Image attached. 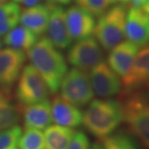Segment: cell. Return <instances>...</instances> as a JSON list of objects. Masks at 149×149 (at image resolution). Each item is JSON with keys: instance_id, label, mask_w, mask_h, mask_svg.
<instances>
[{"instance_id": "cell-1", "label": "cell", "mask_w": 149, "mask_h": 149, "mask_svg": "<svg viewBox=\"0 0 149 149\" xmlns=\"http://www.w3.org/2000/svg\"><path fill=\"white\" fill-rule=\"evenodd\" d=\"M27 57L47 85L49 91L56 94L68 71L66 60L48 37L37 39L27 52Z\"/></svg>"}, {"instance_id": "cell-2", "label": "cell", "mask_w": 149, "mask_h": 149, "mask_svg": "<svg viewBox=\"0 0 149 149\" xmlns=\"http://www.w3.org/2000/svg\"><path fill=\"white\" fill-rule=\"evenodd\" d=\"M122 121V104L114 100H92L82 119L85 128L101 140L111 135Z\"/></svg>"}, {"instance_id": "cell-3", "label": "cell", "mask_w": 149, "mask_h": 149, "mask_svg": "<svg viewBox=\"0 0 149 149\" xmlns=\"http://www.w3.org/2000/svg\"><path fill=\"white\" fill-rule=\"evenodd\" d=\"M120 95L123 121L144 148L149 149V91H132Z\"/></svg>"}, {"instance_id": "cell-4", "label": "cell", "mask_w": 149, "mask_h": 149, "mask_svg": "<svg viewBox=\"0 0 149 149\" xmlns=\"http://www.w3.org/2000/svg\"><path fill=\"white\" fill-rule=\"evenodd\" d=\"M127 11L125 6L117 4L99 17L93 34L104 51L109 52L125 37Z\"/></svg>"}, {"instance_id": "cell-5", "label": "cell", "mask_w": 149, "mask_h": 149, "mask_svg": "<svg viewBox=\"0 0 149 149\" xmlns=\"http://www.w3.org/2000/svg\"><path fill=\"white\" fill-rule=\"evenodd\" d=\"M59 90L65 100L77 107L89 104L95 96L88 73L74 67L66 72Z\"/></svg>"}, {"instance_id": "cell-6", "label": "cell", "mask_w": 149, "mask_h": 149, "mask_svg": "<svg viewBox=\"0 0 149 149\" xmlns=\"http://www.w3.org/2000/svg\"><path fill=\"white\" fill-rule=\"evenodd\" d=\"M49 89L32 65L23 67L18 78L16 97L19 104L27 105L43 101L47 99Z\"/></svg>"}, {"instance_id": "cell-7", "label": "cell", "mask_w": 149, "mask_h": 149, "mask_svg": "<svg viewBox=\"0 0 149 149\" xmlns=\"http://www.w3.org/2000/svg\"><path fill=\"white\" fill-rule=\"evenodd\" d=\"M69 47L67 61L74 68L87 72L104 61L101 47L95 37L78 40Z\"/></svg>"}, {"instance_id": "cell-8", "label": "cell", "mask_w": 149, "mask_h": 149, "mask_svg": "<svg viewBox=\"0 0 149 149\" xmlns=\"http://www.w3.org/2000/svg\"><path fill=\"white\" fill-rule=\"evenodd\" d=\"M120 93L149 91V43L141 47L127 75L122 79Z\"/></svg>"}, {"instance_id": "cell-9", "label": "cell", "mask_w": 149, "mask_h": 149, "mask_svg": "<svg viewBox=\"0 0 149 149\" xmlns=\"http://www.w3.org/2000/svg\"><path fill=\"white\" fill-rule=\"evenodd\" d=\"M89 77L94 93L100 97L110 98L122 90L120 77L104 61L90 70Z\"/></svg>"}, {"instance_id": "cell-10", "label": "cell", "mask_w": 149, "mask_h": 149, "mask_svg": "<svg viewBox=\"0 0 149 149\" xmlns=\"http://www.w3.org/2000/svg\"><path fill=\"white\" fill-rule=\"evenodd\" d=\"M27 55L24 52L12 47L0 50V88L10 90L18 80L26 62Z\"/></svg>"}, {"instance_id": "cell-11", "label": "cell", "mask_w": 149, "mask_h": 149, "mask_svg": "<svg viewBox=\"0 0 149 149\" xmlns=\"http://www.w3.org/2000/svg\"><path fill=\"white\" fill-rule=\"evenodd\" d=\"M125 37L139 48L149 43V17L141 8L131 6L127 11Z\"/></svg>"}, {"instance_id": "cell-12", "label": "cell", "mask_w": 149, "mask_h": 149, "mask_svg": "<svg viewBox=\"0 0 149 149\" xmlns=\"http://www.w3.org/2000/svg\"><path fill=\"white\" fill-rule=\"evenodd\" d=\"M50 8L48 20V39L58 49H66L70 47L72 38L70 36L65 21V11L60 5L47 3Z\"/></svg>"}, {"instance_id": "cell-13", "label": "cell", "mask_w": 149, "mask_h": 149, "mask_svg": "<svg viewBox=\"0 0 149 149\" xmlns=\"http://www.w3.org/2000/svg\"><path fill=\"white\" fill-rule=\"evenodd\" d=\"M65 21L72 40L78 41L91 37L94 32V17L78 6H72L65 11Z\"/></svg>"}, {"instance_id": "cell-14", "label": "cell", "mask_w": 149, "mask_h": 149, "mask_svg": "<svg viewBox=\"0 0 149 149\" xmlns=\"http://www.w3.org/2000/svg\"><path fill=\"white\" fill-rule=\"evenodd\" d=\"M139 49L138 46L128 40L121 42L109 51L108 65L123 79L131 69Z\"/></svg>"}, {"instance_id": "cell-15", "label": "cell", "mask_w": 149, "mask_h": 149, "mask_svg": "<svg viewBox=\"0 0 149 149\" xmlns=\"http://www.w3.org/2000/svg\"><path fill=\"white\" fill-rule=\"evenodd\" d=\"M19 107L25 128L42 130L52 122L51 101L48 99L32 104H19Z\"/></svg>"}, {"instance_id": "cell-16", "label": "cell", "mask_w": 149, "mask_h": 149, "mask_svg": "<svg viewBox=\"0 0 149 149\" xmlns=\"http://www.w3.org/2000/svg\"><path fill=\"white\" fill-rule=\"evenodd\" d=\"M52 121L57 125L75 128L82 123L83 113L79 107L70 104L61 96H54L51 101Z\"/></svg>"}, {"instance_id": "cell-17", "label": "cell", "mask_w": 149, "mask_h": 149, "mask_svg": "<svg viewBox=\"0 0 149 149\" xmlns=\"http://www.w3.org/2000/svg\"><path fill=\"white\" fill-rule=\"evenodd\" d=\"M50 8L47 4H37L21 9L19 22L22 26L27 27L37 36L47 32Z\"/></svg>"}, {"instance_id": "cell-18", "label": "cell", "mask_w": 149, "mask_h": 149, "mask_svg": "<svg viewBox=\"0 0 149 149\" xmlns=\"http://www.w3.org/2000/svg\"><path fill=\"white\" fill-rule=\"evenodd\" d=\"M20 119V107L12 102L10 90L0 88V131L17 125Z\"/></svg>"}, {"instance_id": "cell-19", "label": "cell", "mask_w": 149, "mask_h": 149, "mask_svg": "<svg viewBox=\"0 0 149 149\" xmlns=\"http://www.w3.org/2000/svg\"><path fill=\"white\" fill-rule=\"evenodd\" d=\"M75 130L61 125H49L45 128L44 143L46 149H67Z\"/></svg>"}, {"instance_id": "cell-20", "label": "cell", "mask_w": 149, "mask_h": 149, "mask_svg": "<svg viewBox=\"0 0 149 149\" xmlns=\"http://www.w3.org/2000/svg\"><path fill=\"white\" fill-rule=\"evenodd\" d=\"M37 36L23 26H16L3 37V44L8 47L27 52L37 41Z\"/></svg>"}, {"instance_id": "cell-21", "label": "cell", "mask_w": 149, "mask_h": 149, "mask_svg": "<svg viewBox=\"0 0 149 149\" xmlns=\"http://www.w3.org/2000/svg\"><path fill=\"white\" fill-rule=\"evenodd\" d=\"M21 8L14 2L0 4V37L4 36L19 22Z\"/></svg>"}, {"instance_id": "cell-22", "label": "cell", "mask_w": 149, "mask_h": 149, "mask_svg": "<svg viewBox=\"0 0 149 149\" xmlns=\"http://www.w3.org/2000/svg\"><path fill=\"white\" fill-rule=\"evenodd\" d=\"M43 133L36 128H25L18 143V149H44Z\"/></svg>"}, {"instance_id": "cell-23", "label": "cell", "mask_w": 149, "mask_h": 149, "mask_svg": "<svg viewBox=\"0 0 149 149\" xmlns=\"http://www.w3.org/2000/svg\"><path fill=\"white\" fill-rule=\"evenodd\" d=\"M102 144L104 149H139L134 139L124 133L108 136L102 139Z\"/></svg>"}, {"instance_id": "cell-24", "label": "cell", "mask_w": 149, "mask_h": 149, "mask_svg": "<svg viewBox=\"0 0 149 149\" xmlns=\"http://www.w3.org/2000/svg\"><path fill=\"white\" fill-rule=\"evenodd\" d=\"M22 129L18 125L0 131V149H18Z\"/></svg>"}, {"instance_id": "cell-25", "label": "cell", "mask_w": 149, "mask_h": 149, "mask_svg": "<svg viewBox=\"0 0 149 149\" xmlns=\"http://www.w3.org/2000/svg\"><path fill=\"white\" fill-rule=\"evenodd\" d=\"M75 3L76 6L96 17L104 14L110 5L109 0H75Z\"/></svg>"}, {"instance_id": "cell-26", "label": "cell", "mask_w": 149, "mask_h": 149, "mask_svg": "<svg viewBox=\"0 0 149 149\" xmlns=\"http://www.w3.org/2000/svg\"><path fill=\"white\" fill-rule=\"evenodd\" d=\"M67 149H90V142L86 134L81 131H75Z\"/></svg>"}, {"instance_id": "cell-27", "label": "cell", "mask_w": 149, "mask_h": 149, "mask_svg": "<svg viewBox=\"0 0 149 149\" xmlns=\"http://www.w3.org/2000/svg\"><path fill=\"white\" fill-rule=\"evenodd\" d=\"M41 0H13V2L16 3L17 4H22V5L27 7H32V6L37 5L40 3Z\"/></svg>"}, {"instance_id": "cell-28", "label": "cell", "mask_w": 149, "mask_h": 149, "mask_svg": "<svg viewBox=\"0 0 149 149\" xmlns=\"http://www.w3.org/2000/svg\"><path fill=\"white\" fill-rule=\"evenodd\" d=\"M149 0H128V3H131L132 7H136V8H142L143 6L148 3Z\"/></svg>"}, {"instance_id": "cell-29", "label": "cell", "mask_w": 149, "mask_h": 149, "mask_svg": "<svg viewBox=\"0 0 149 149\" xmlns=\"http://www.w3.org/2000/svg\"><path fill=\"white\" fill-rule=\"evenodd\" d=\"M73 0H47V3L56 4V5H67Z\"/></svg>"}, {"instance_id": "cell-30", "label": "cell", "mask_w": 149, "mask_h": 149, "mask_svg": "<svg viewBox=\"0 0 149 149\" xmlns=\"http://www.w3.org/2000/svg\"><path fill=\"white\" fill-rule=\"evenodd\" d=\"M110 4H125L128 3V0H109Z\"/></svg>"}, {"instance_id": "cell-31", "label": "cell", "mask_w": 149, "mask_h": 149, "mask_svg": "<svg viewBox=\"0 0 149 149\" xmlns=\"http://www.w3.org/2000/svg\"><path fill=\"white\" fill-rule=\"evenodd\" d=\"M91 149H104L101 142H95L91 146Z\"/></svg>"}, {"instance_id": "cell-32", "label": "cell", "mask_w": 149, "mask_h": 149, "mask_svg": "<svg viewBox=\"0 0 149 149\" xmlns=\"http://www.w3.org/2000/svg\"><path fill=\"white\" fill-rule=\"evenodd\" d=\"M141 8H142V9L146 13V14L149 17V1L148 3H146Z\"/></svg>"}, {"instance_id": "cell-33", "label": "cell", "mask_w": 149, "mask_h": 149, "mask_svg": "<svg viewBox=\"0 0 149 149\" xmlns=\"http://www.w3.org/2000/svg\"><path fill=\"white\" fill-rule=\"evenodd\" d=\"M3 42L1 40V38H0V50H1V48L3 47Z\"/></svg>"}, {"instance_id": "cell-34", "label": "cell", "mask_w": 149, "mask_h": 149, "mask_svg": "<svg viewBox=\"0 0 149 149\" xmlns=\"http://www.w3.org/2000/svg\"><path fill=\"white\" fill-rule=\"evenodd\" d=\"M8 0H0V4L1 3H7Z\"/></svg>"}]
</instances>
